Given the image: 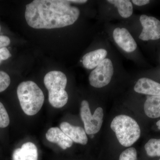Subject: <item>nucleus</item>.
<instances>
[{"label":"nucleus","mask_w":160,"mask_h":160,"mask_svg":"<svg viewBox=\"0 0 160 160\" xmlns=\"http://www.w3.org/2000/svg\"><path fill=\"white\" fill-rule=\"evenodd\" d=\"M60 129L73 142L85 145L88 142V138L85 129L80 126H72L67 122L60 125Z\"/></svg>","instance_id":"obj_9"},{"label":"nucleus","mask_w":160,"mask_h":160,"mask_svg":"<svg viewBox=\"0 0 160 160\" xmlns=\"http://www.w3.org/2000/svg\"><path fill=\"white\" fill-rule=\"evenodd\" d=\"M144 111L148 117L157 118L160 117V96H150L144 104Z\"/></svg>","instance_id":"obj_14"},{"label":"nucleus","mask_w":160,"mask_h":160,"mask_svg":"<svg viewBox=\"0 0 160 160\" xmlns=\"http://www.w3.org/2000/svg\"><path fill=\"white\" fill-rule=\"evenodd\" d=\"M156 125L158 126V129L160 130V120L157 122Z\"/></svg>","instance_id":"obj_24"},{"label":"nucleus","mask_w":160,"mask_h":160,"mask_svg":"<svg viewBox=\"0 0 160 160\" xmlns=\"http://www.w3.org/2000/svg\"><path fill=\"white\" fill-rule=\"evenodd\" d=\"M17 92L22 109L26 115L33 116L41 110L45 97L36 83L31 81L22 82L18 86Z\"/></svg>","instance_id":"obj_2"},{"label":"nucleus","mask_w":160,"mask_h":160,"mask_svg":"<svg viewBox=\"0 0 160 160\" xmlns=\"http://www.w3.org/2000/svg\"><path fill=\"white\" fill-rule=\"evenodd\" d=\"M12 160H38L37 147L34 143L28 142L22 147L15 149L12 155Z\"/></svg>","instance_id":"obj_11"},{"label":"nucleus","mask_w":160,"mask_h":160,"mask_svg":"<svg viewBox=\"0 0 160 160\" xmlns=\"http://www.w3.org/2000/svg\"><path fill=\"white\" fill-rule=\"evenodd\" d=\"M10 123L9 116L2 103L0 102V128H5Z\"/></svg>","instance_id":"obj_17"},{"label":"nucleus","mask_w":160,"mask_h":160,"mask_svg":"<svg viewBox=\"0 0 160 160\" xmlns=\"http://www.w3.org/2000/svg\"><path fill=\"white\" fill-rule=\"evenodd\" d=\"M110 127L120 144L125 147L131 146L139 138L141 135L140 127L136 121L125 115L116 117Z\"/></svg>","instance_id":"obj_4"},{"label":"nucleus","mask_w":160,"mask_h":160,"mask_svg":"<svg viewBox=\"0 0 160 160\" xmlns=\"http://www.w3.org/2000/svg\"><path fill=\"white\" fill-rule=\"evenodd\" d=\"M66 0H34L26 6L27 24L36 29H52L71 26L78 18L79 9Z\"/></svg>","instance_id":"obj_1"},{"label":"nucleus","mask_w":160,"mask_h":160,"mask_svg":"<svg viewBox=\"0 0 160 160\" xmlns=\"http://www.w3.org/2000/svg\"><path fill=\"white\" fill-rule=\"evenodd\" d=\"M107 54V50L104 49H96L88 52L83 57V66L87 69H94L106 58Z\"/></svg>","instance_id":"obj_13"},{"label":"nucleus","mask_w":160,"mask_h":160,"mask_svg":"<svg viewBox=\"0 0 160 160\" xmlns=\"http://www.w3.org/2000/svg\"><path fill=\"white\" fill-rule=\"evenodd\" d=\"M46 138L52 143H56L63 150L70 148L73 142L60 128L52 127L47 131Z\"/></svg>","instance_id":"obj_12"},{"label":"nucleus","mask_w":160,"mask_h":160,"mask_svg":"<svg viewBox=\"0 0 160 160\" xmlns=\"http://www.w3.org/2000/svg\"><path fill=\"white\" fill-rule=\"evenodd\" d=\"M113 73L114 68L111 60L106 58L89 74V83L95 88H102L110 83Z\"/></svg>","instance_id":"obj_6"},{"label":"nucleus","mask_w":160,"mask_h":160,"mask_svg":"<svg viewBox=\"0 0 160 160\" xmlns=\"http://www.w3.org/2000/svg\"><path fill=\"white\" fill-rule=\"evenodd\" d=\"M140 22L143 27L139 38L144 41L160 38V21L153 17L142 15Z\"/></svg>","instance_id":"obj_7"},{"label":"nucleus","mask_w":160,"mask_h":160,"mask_svg":"<svg viewBox=\"0 0 160 160\" xmlns=\"http://www.w3.org/2000/svg\"><path fill=\"white\" fill-rule=\"evenodd\" d=\"M112 36L119 47L126 52H132L136 49L137 44L126 28H116L113 30Z\"/></svg>","instance_id":"obj_8"},{"label":"nucleus","mask_w":160,"mask_h":160,"mask_svg":"<svg viewBox=\"0 0 160 160\" xmlns=\"http://www.w3.org/2000/svg\"><path fill=\"white\" fill-rule=\"evenodd\" d=\"M80 115L86 134L94 135L100 131L104 116L102 108L98 107L92 115L89 103L86 100H83L81 103Z\"/></svg>","instance_id":"obj_5"},{"label":"nucleus","mask_w":160,"mask_h":160,"mask_svg":"<svg viewBox=\"0 0 160 160\" xmlns=\"http://www.w3.org/2000/svg\"><path fill=\"white\" fill-rule=\"evenodd\" d=\"M114 5L122 17L127 18L131 16L133 12V6L129 0H108L107 1Z\"/></svg>","instance_id":"obj_15"},{"label":"nucleus","mask_w":160,"mask_h":160,"mask_svg":"<svg viewBox=\"0 0 160 160\" xmlns=\"http://www.w3.org/2000/svg\"><path fill=\"white\" fill-rule=\"evenodd\" d=\"M132 2L138 6H142L147 5L150 2L149 0H132Z\"/></svg>","instance_id":"obj_22"},{"label":"nucleus","mask_w":160,"mask_h":160,"mask_svg":"<svg viewBox=\"0 0 160 160\" xmlns=\"http://www.w3.org/2000/svg\"><path fill=\"white\" fill-rule=\"evenodd\" d=\"M70 2L76 3V4H84L87 2V1L86 0H74V1H70Z\"/></svg>","instance_id":"obj_23"},{"label":"nucleus","mask_w":160,"mask_h":160,"mask_svg":"<svg viewBox=\"0 0 160 160\" xmlns=\"http://www.w3.org/2000/svg\"><path fill=\"white\" fill-rule=\"evenodd\" d=\"M10 77L5 72L0 71V92L6 90L10 85Z\"/></svg>","instance_id":"obj_19"},{"label":"nucleus","mask_w":160,"mask_h":160,"mask_svg":"<svg viewBox=\"0 0 160 160\" xmlns=\"http://www.w3.org/2000/svg\"><path fill=\"white\" fill-rule=\"evenodd\" d=\"M137 152L133 147L128 148L120 154L119 160H137Z\"/></svg>","instance_id":"obj_18"},{"label":"nucleus","mask_w":160,"mask_h":160,"mask_svg":"<svg viewBox=\"0 0 160 160\" xmlns=\"http://www.w3.org/2000/svg\"><path fill=\"white\" fill-rule=\"evenodd\" d=\"M67 79L62 72L51 71L45 75L44 83L49 92V101L50 105L56 108H61L66 105L68 95L65 89Z\"/></svg>","instance_id":"obj_3"},{"label":"nucleus","mask_w":160,"mask_h":160,"mask_svg":"<svg viewBox=\"0 0 160 160\" xmlns=\"http://www.w3.org/2000/svg\"><path fill=\"white\" fill-rule=\"evenodd\" d=\"M134 90L141 94L160 96V84L148 78H141L135 85Z\"/></svg>","instance_id":"obj_10"},{"label":"nucleus","mask_w":160,"mask_h":160,"mask_svg":"<svg viewBox=\"0 0 160 160\" xmlns=\"http://www.w3.org/2000/svg\"><path fill=\"white\" fill-rule=\"evenodd\" d=\"M1 26H0V32H1Z\"/></svg>","instance_id":"obj_25"},{"label":"nucleus","mask_w":160,"mask_h":160,"mask_svg":"<svg viewBox=\"0 0 160 160\" xmlns=\"http://www.w3.org/2000/svg\"><path fill=\"white\" fill-rule=\"evenodd\" d=\"M10 44V40L6 36L0 35V48L6 47Z\"/></svg>","instance_id":"obj_21"},{"label":"nucleus","mask_w":160,"mask_h":160,"mask_svg":"<svg viewBox=\"0 0 160 160\" xmlns=\"http://www.w3.org/2000/svg\"><path fill=\"white\" fill-rule=\"evenodd\" d=\"M11 56L9 49L6 47L0 48V64L3 61L8 59Z\"/></svg>","instance_id":"obj_20"},{"label":"nucleus","mask_w":160,"mask_h":160,"mask_svg":"<svg viewBox=\"0 0 160 160\" xmlns=\"http://www.w3.org/2000/svg\"><path fill=\"white\" fill-rule=\"evenodd\" d=\"M145 149L150 157L160 156V139H151L146 143Z\"/></svg>","instance_id":"obj_16"},{"label":"nucleus","mask_w":160,"mask_h":160,"mask_svg":"<svg viewBox=\"0 0 160 160\" xmlns=\"http://www.w3.org/2000/svg\"><path fill=\"white\" fill-rule=\"evenodd\" d=\"M159 160H160V159Z\"/></svg>","instance_id":"obj_26"}]
</instances>
